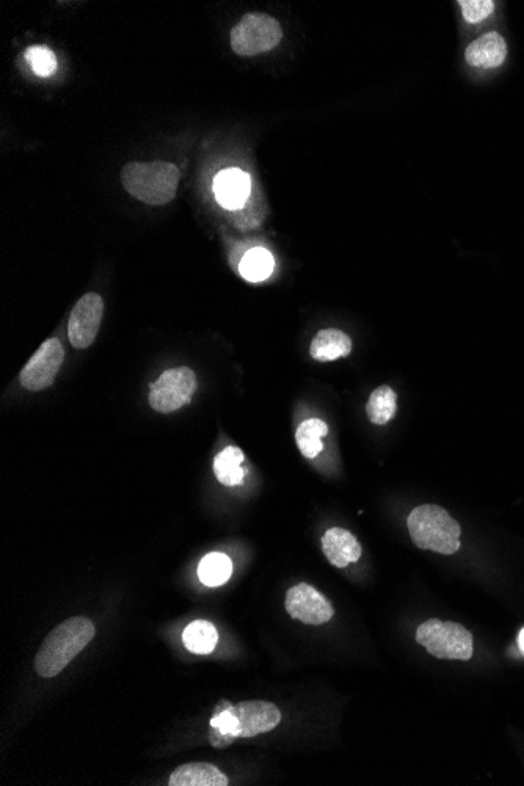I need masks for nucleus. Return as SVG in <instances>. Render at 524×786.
Instances as JSON below:
<instances>
[{"mask_svg": "<svg viewBox=\"0 0 524 786\" xmlns=\"http://www.w3.org/2000/svg\"><path fill=\"white\" fill-rule=\"evenodd\" d=\"M95 625L85 617H73L60 623L41 645L35 656V672L40 677L59 675L95 637Z\"/></svg>", "mask_w": 524, "mask_h": 786, "instance_id": "1", "label": "nucleus"}, {"mask_svg": "<svg viewBox=\"0 0 524 786\" xmlns=\"http://www.w3.org/2000/svg\"><path fill=\"white\" fill-rule=\"evenodd\" d=\"M179 178V168L164 161L131 162L121 170V182L126 192L150 206H164L173 201Z\"/></svg>", "mask_w": 524, "mask_h": 786, "instance_id": "2", "label": "nucleus"}, {"mask_svg": "<svg viewBox=\"0 0 524 786\" xmlns=\"http://www.w3.org/2000/svg\"><path fill=\"white\" fill-rule=\"evenodd\" d=\"M408 532L421 550L451 556L460 548V524L440 506L424 504L412 510L407 520Z\"/></svg>", "mask_w": 524, "mask_h": 786, "instance_id": "3", "label": "nucleus"}, {"mask_svg": "<svg viewBox=\"0 0 524 786\" xmlns=\"http://www.w3.org/2000/svg\"><path fill=\"white\" fill-rule=\"evenodd\" d=\"M416 642L438 659L470 661L473 658V634L459 623L427 620L416 631Z\"/></svg>", "mask_w": 524, "mask_h": 786, "instance_id": "4", "label": "nucleus"}, {"mask_svg": "<svg viewBox=\"0 0 524 786\" xmlns=\"http://www.w3.org/2000/svg\"><path fill=\"white\" fill-rule=\"evenodd\" d=\"M283 38L280 22L264 13H250L231 30V48L237 55L252 57L277 48Z\"/></svg>", "mask_w": 524, "mask_h": 786, "instance_id": "5", "label": "nucleus"}, {"mask_svg": "<svg viewBox=\"0 0 524 786\" xmlns=\"http://www.w3.org/2000/svg\"><path fill=\"white\" fill-rule=\"evenodd\" d=\"M195 391L197 375L192 369H168L156 382L151 383L148 401L157 413L167 415L190 404Z\"/></svg>", "mask_w": 524, "mask_h": 786, "instance_id": "6", "label": "nucleus"}, {"mask_svg": "<svg viewBox=\"0 0 524 786\" xmlns=\"http://www.w3.org/2000/svg\"><path fill=\"white\" fill-rule=\"evenodd\" d=\"M63 360H65V349L60 339H48L24 366L19 374V382L26 390L33 393L46 390L54 383L55 377L62 368Z\"/></svg>", "mask_w": 524, "mask_h": 786, "instance_id": "7", "label": "nucleus"}, {"mask_svg": "<svg viewBox=\"0 0 524 786\" xmlns=\"http://www.w3.org/2000/svg\"><path fill=\"white\" fill-rule=\"evenodd\" d=\"M104 302L95 292L85 294L71 311L68 322V338L74 349H87L95 343L101 327Z\"/></svg>", "mask_w": 524, "mask_h": 786, "instance_id": "8", "label": "nucleus"}, {"mask_svg": "<svg viewBox=\"0 0 524 786\" xmlns=\"http://www.w3.org/2000/svg\"><path fill=\"white\" fill-rule=\"evenodd\" d=\"M284 606L292 619L299 620L305 625H324L335 615V609L330 605V601L310 584L305 583L297 584L288 590Z\"/></svg>", "mask_w": 524, "mask_h": 786, "instance_id": "9", "label": "nucleus"}, {"mask_svg": "<svg viewBox=\"0 0 524 786\" xmlns=\"http://www.w3.org/2000/svg\"><path fill=\"white\" fill-rule=\"evenodd\" d=\"M236 717L237 738H253L261 733L272 732L281 722V713L273 703L250 700L231 706Z\"/></svg>", "mask_w": 524, "mask_h": 786, "instance_id": "10", "label": "nucleus"}, {"mask_svg": "<svg viewBox=\"0 0 524 786\" xmlns=\"http://www.w3.org/2000/svg\"><path fill=\"white\" fill-rule=\"evenodd\" d=\"M252 192V179L239 168L223 170L214 179L215 198L225 209H241Z\"/></svg>", "mask_w": 524, "mask_h": 786, "instance_id": "11", "label": "nucleus"}, {"mask_svg": "<svg viewBox=\"0 0 524 786\" xmlns=\"http://www.w3.org/2000/svg\"><path fill=\"white\" fill-rule=\"evenodd\" d=\"M322 551L328 562L336 568L349 567L361 557V545L352 532L343 528H332L322 537Z\"/></svg>", "mask_w": 524, "mask_h": 786, "instance_id": "12", "label": "nucleus"}, {"mask_svg": "<svg viewBox=\"0 0 524 786\" xmlns=\"http://www.w3.org/2000/svg\"><path fill=\"white\" fill-rule=\"evenodd\" d=\"M507 46L498 32H490L466 48L465 59L474 68H498L506 60Z\"/></svg>", "mask_w": 524, "mask_h": 786, "instance_id": "13", "label": "nucleus"}, {"mask_svg": "<svg viewBox=\"0 0 524 786\" xmlns=\"http://www.w3.org/2000/svg\"><path fill=\"white\" fill-rule=\"evenodd\" d=\"M170 786H226L228 777L209 763H187L173 771Z\"/></svg>", "mask_w": 524, "mask_h": 786, "instance_id": "14", "label": "nucleus"}, {"mask_svg": "<svg viewBox=\"0 0 524 786\" xmlns=\"http://www.w3.org/2000/svg\"><path fill=\"white\" fill-rule=\"evenodd\" d=\"M350 352H352V339L336 328H328L317 333L310 346L311 357L322 363L347 357Z\"/></svg>", "mask_w": 524, "mask_h": 786, "instance_id": "15", "label": "nucleus"}, {"mask_svg": "<svg viewBox=\"0 0 524 786\" xmlns=\"http://www.w3.org/2000/svg\"><path fill=\"white\" fill-rule=\"evenodd\" d=\"M244 452L237 446L223 449L214 460V473L217 481L225 487H236L244 481L245 470L242 468Z\"/></svg>", "mask_w": 524, "mask_h": 786, "instance_id": "16", "label": "nucleus"}, {"mask_svg": "<svg viewBox=\"0 0 524 786\" xmlns=\"http://www.w3.org/2000/svg\"><path fill=\"white\" fill-rule=\"evenodd\" d=\"M182 641L189 652L195 655H209L214 652L215 645L219 641V634L215 626L208 620H195L187 626L182 634Z\"/></svg>", "mask_w": 524, "mask_h": 786, "instance_id": "17", "label": "nucleus"}, {"mask_svg": "<svg viewBox=\"0 0 524 786\" xmlns=\"http://www.w3.org/2000/svg\"><path fill=\"white\" fill-rule=\"evenodd\" d=\"M328 427L322 419H306L295 432V441L306 459H316L324 451L322 438L327 437Z\"/></svg>", "mask_w": 524, "mask_h": 786, "instance_id": "18", "label": "nucleus"}, {"mask_svg": "<svg viewBox=\"0 0 524 786\" xmlns=\"http://www.w3.org/2000/svg\"><path fill=\"white\" fill-rule=\"evenodd\" d=\"M397 412V396L390 386H379L372 391L366 405L369 421L375 426H385L390 423Z\"/></svg>", "mask_w": 524, "mask_h": 786, "instance_id": "19", "label": "nucleus"}, {"mask_svg": "<svg viewBox=\"0 0 524 786\" xmlns=\"http://www.w3.org/2000/svg\"><path fill=\"white\" fill-rule=\"evenodd\" d=\"M233 575V562L223 553H211L201 559L198 576L204 586L219 587Z\"/></svg>", "mask_w": 524, "mask_h": 786, "instance_id": "20", "label": "nucleus"}, {"mask_svg": "<svg viewBox=\"0 0 524 786\" xmlns=\"http://www.w3.org/2000/svg\"><path fill=\"white\" fill-rule=\"evenodd\" d=\"M275 261H273L272 253L266 248H253L250 252L245 253L239 264V273L242 278L252 283L264 281L272 275Z\"/></svg>", "mask_w": 524, "mask_h": 786, "instance_id": "21", "label": "nucleus"}, {"mask_svg": "<svg viewBox=\"0 0 524 786\" xmlns=\"http://www.w3.org/2000/svg\"><path fill=\"white\" fill-rule=\"evenodd\" d=\"M24 59L37 76L49 77L57 71V57L48 46H41V44L30 46L24 52Z\"/></svg>", "mask_w": 524, "mask_h": 786, "instance_id": "22", "label": "nucleus"}, {"mask_svg": "<svg viewBox=\"0 0 524 786\" xmlns=\"http://www.w3.org/2000/svg\"><path fill=\"white\" fill-rule=\"evenodd\" d=\"M463 18L471 24H477L487 19L495 11V4L492 0H462Z\"/></svg>", "mask_w": 524, "mask_h": 786, "instance_id": "23", "label": "nucleus"}, {"mask_svg": "<svg viewBox=\"0 0 524 786\" xmlns=\"http://www.w3.org/2000/svg\"><path fill=\"white\" fill-rule=\"evenodd\" d=\"M518 647L524 653V628L520 631V636H518Z\"/></svg>", "mask_w": 524, "mask_h": 786, "instance_id": "24", "label": "nucleus"}]
</instances>
